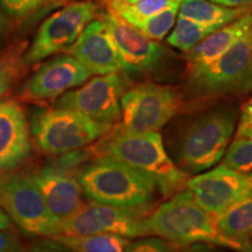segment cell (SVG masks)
Here are the masks:
<instances>
[{"mask_svg": "<svg viewBox=\"0 0 252 252\" xmlns=\"http://www.w3.org/2000/svg\"><path fill=\"white\" fill-rule=\"evenodd\" d=\"M247 181H248L249 193H252V172L250 174H247Z\"/></svg>", "mask_w": 252, "mask_h": 252, "instance_id": "37", "label": "cell"}, {"mask_svg": "<svg viewBox=\"0 0 252 252\" xmlns=\"http://www.w3.org/2000/svg\"><path fill=\"white\" fill-rule=\"evenodd\" d=\"M181 1L182 0H138L133 4H125L122 0H118L109 2L108 9H111L123 20L131 25L153 17L173 6H180Z\"/></svg>", "mask_w": 252, "mask_h": 252, "instance_id": "22", "label": "cell"}, {"mask_svg": "<svg viewBox=\"0 0 252 252\" xmlns=\"http://www.w3.org/2000/svg\"><path fill=\"white\" fill-rule=\"evenodd\" d=\"M13 220L0 208V230H13Z\"/></svg>", "mask_w": 252, "mask_h": 252, "instance_id": "34", "label": "cell"}, {"mask_svg": "<svg viewBox=\"0 0 252 252\" xmlns=\"http://www.w3.org/2000/svg\"><path fill=\"white\" fill-rule=\"evenodd\" d=\"M32 175L50 213L60 222L76 213L84 203L78 175L58 168L52 162L32 172Z\"/></svg>", "mask_w": 252, "mask_h": 252, "instance_id": "17", "label": "cell"}, {"mask_svg": "<svg viewBox=\"0 0 252 252\" xmlns=\"http://www.w3.org/2000/svg\"><path fill=\"white\" fill-rule=\"evenodd\" d=\"M0 208L28 235L47 238L59 235L60 220L47 207L32 172L0 173Z\"/></svg>", "mask_w": 252, "mask_h": 252, "instance_id": "7", "label": "cell"}, {"mask_svg": "<svg viewBox=\"0 0 252 252\" xmlns=\"http://www.w3.org/2000/svg\"><path fill=\"white\" fill-rule=\"evenodd\" d=\"M178 252H220L217 251L214 245L210 244H191V245H180Z\"/></svg>", "mask_w": 252, "mask_h": 252, "instance_id": "32", "label": "cell"}, {"mask_svg": "<svg viewBox=\"0 0 252 252\" xmlns=\"http://www.w3.org/2000/svg\"><path fill=\"white\" fill-rule=\"evenodd\" d=\"M91 74L69 54H62L43 63L19 93L18 100L31 104L55 102L68 91L81 87Z\"/></svg>", "mask_w": 252, "mask_h": 252, "instance_id": "13", "label": "cell"}, {"mask_svg": "<svg viewBox=\"0 0 252 252\" xmlns=\"http://www.w3.org/2000/svg\"><path fill=\"white\" fill-rule=\"evenodd\" d=\"M179 247L161 237H141L130 242L126 252H178Z\"/></svg>", "mask_w": 252, "mask_h": 252, "instance_id": "27", "label": "cell"}, {"mask_svg": "<svg viewBox=\"0 0 252 252\" xmlns=\"http://www.w3.org/2000/svg\"><path fill=\"white\" fill-rule=\"evenodd\" d=\"M128 84L121 72L99 75L62 94L54 106L75 110L94 122L113 126L121 121V99Z\"/></svg>", "mask_w": 252, "mask_h": 252, "instance_id": "11", "label": "cell"}, {"mask_svg": "<svg viewBox=\"0 0 252 252\" xmlns=\"http://www.w3.org/2000/svg\"><path fill=\"white\" fill-rule=\"evenodd\" d=\"M106 1H108V4H109V2H112V1H118V0H106Z\"/></svg>", "mask_w": 252, "mask_h": 252, "instance_id": "40", "label": "cell"}, {"mask_svg": "<svg viewBox=\"0 0 252 252\" xmlns=\"http://www.w3.org/2000/svg\"><path fill=\"white\" fill-rule=\"evenodd\" d=\"M111 127L75 110L54 106L34 116L31 132L41 152L58 157L89 146Z\"/></svg>", "mask_w": 252, "mask_h": 252, "instance_id": "6", "label": "cell"}, {"mask_svg": "<svg viewBox=\"0 0 252 252\" xmlns=\"http://www.w3.org/2000/svg\"><path fill=\"white\" fill-rule=\"evenodd\" d=\"M224 165L242 174L252 172V139L236 138L226 151Z\"/></svg>", "mask_w": 252, "mask_h": 252, "instance_id": "26", "label": "cell"}, {"mask_svg": "<svg viewBox=\"0 0 252 252\" xmlns=\"http://www.w3.org/2000/svg\"><path fill=\"white\" fill-rule=\"evenodd\" d=\"M236 121L235 110L215 109L182 123L172 139L176 166L188 174L215 166L228 149Z\"/></svg>", "mask_w": 252, "mask_h": 252, "instance_id": "2", "label": "cell"}, {"mask_svg": "<svg viewBox=\"0 0 252 252\" xmlns=\"http://www.w3.org/2000/svg\"><path fill=\"white\" fill-rule=\"evenodd\" d=\"M123 2H125V4H133V2L138 1V0H122Z\"/></svg>", "mask_w": 252, "mask_h": 252, "instance_id": "38", "label": "cell"}, {"mask_svg": "<svg viewBox=\"0 0 252 252\" xmlns=\"http://www.w3.org/2000/svg\"><path fill=\"white\" fill-rule=\"evenodd\" d=\"M96 14L97 5L93 1H76L50 15L41 24L31 47L23 56L25 64H34L67 49Z\"/></svg>", "mask_w": 252, "mask_h": 252, "instance_id": "10", "label": "cell"}, {"mask_svg": "<svg viewBox=\"0 0 252 252\" xmlns=\"http://www.w3.org/2000/svg\"><path fill=\"white\" fill-rule=\"evenodd\" d=\"M5 28H6V21L4 17H2L1 12H0V34L5 31Z\"/></svg>", "mask_w": 252, "mask_h": 252, "instance_id": "36", "label": "cell"}, {"mask_svg": "<svg viewBox=\"0 0 252 252\" xmlns=\"http://www.w3.org/2000/svg\"><path fill=\"white\" fill-rule=\"evenodd\" d=\"M249 12H252V7L232 8L207 0H182L179 7L180 17L215 28L225 26Z\"/></svg>", "mask_w": 252, "mask_h": 252, "instance_id": "19", "label": "cell"}, {"mask_svg": "<svg viewBox=\"0 0 252 252\" xmlns=\"http://www.w3.org/2000/svg\"><path fill=\"white\" fill-rule=\"evenodd\" d=\"M147 223L151 235L167 239L176 245L210 244L237 252H247L244 247L220 231L216 217L198 206L186 188L151 213Z\"/></svg>", "mask_w": 252, "mask_h": 252, "instance_id": "3", "label": "cell"}, {"mask_svg": "<svg viewBox=\"0 0 252 252\" xmlns=\"http://www.w3.org/2000/svg\"><path fill=\"white\" fill-rule=\"evenodd\" d=\"M72 252H126L128 238L113 234L56 235L50 237Z\"/></svg>", "mask_w": 252, "mask_h": 252, "instance_id": "21", "label": "cell"}, {"mask_svg": "<svg viewBox=\"0 0 252 252\" xmlns=\"http://www.w3.org/2000/svg\"><path fill=\"white\" fill-rule=\"evenodd\" d=\"M186 189L198 206L216 219L250 194L247 174L236 172L224 163L212 171L189 178Z\"/></svg>", "mask_w": 252, "mask_h": 252, "instance_id": "14", "label": "cell"}, {"mask_svg": "<svg viewBox=\"0 0 252 252\" xmlns=\"http://www.w3.org/2000/svg\"><path fill=\"white\" fill-rule=\"evenodd\" d=\"M150 215V210L125 209L89 201L60 222L59 235L113 234L128 239L146 237L152 236L147 223Z\"/></svg>", "mask_w": 252, "mask_h": 252, "instance_id": "9", "label": "cell"}, {"mask_svg": "<svg viewBox=\"0 0 252 252\" xmlns=\"http://www.w3.org/2000/svg\"><path fill=\"white\" fill-rule=\"evenodd\" d=\"M39 1H40V6H46V5L59 4L61 0H39Z\"/></svg>", "mask_w": 252, "mask_h": 252, "instance_id": "35", "label": "cell"}, {"mask_svg": "<svg viewBox=\"0 0 252 252\" xmlns=\"http://www.w3.org/2000/svg\"><path fill=\"white\" fill-rule=\"evenodd\" d=\"M94 157H108L143 173L156 184L163 197H171L186 188L188 173L176 166L167 153L159 132L133 133L115 124L108 133L93 143Z\"/></svg>", "mask_w": 252, "mask_h": 252, "instance_id": "1", "label": "cell"}, {"mask_svg": "<svg viewBox=\"0 0 252 252\" xmlns=\"http://www.w3.org/2000/svg\"><path fill=\"white\" fill-rule=\"evenodd\" d=\"M84 196L125 209L151 210L158 188L143 173L112 158H97L78 173Z\"/></svg>", "mask_w": 252, "mask_h": 252, "instance_id": "4", "label": "cell"}, {"mask_svg": "<svg viewBox=\"0 0 252 252\" xmlns=\"http://www.w3.org/2000/svg\"><path fill=\"white\" fill-rule=\"evenodd\" d=\"M184 102L174 88L141 83L125 90L121 99L123 130L133 133L159 132L181 111Z\"/></svg>", "mask_w": 252, "mask_h": 252, "instance_id": "8", "label": "cell"}, {"mask_svg": "<svg viewBox=\"0 0 252 252\" xmlns=\"http://www.w3.org/2000/svg\"><path fill=\"white\" fill-rule=\"evenodd\" d=\"M249 33H250V35L252 37V13H251V21H250V28H249Z\"/></svg>", "mask_w": 252, "mask_h": 252, "instance_id": "39", "label": "cell"}, {"mask_svg": "<svg viewBox=\"0 0 252 252\" xmlns=\"http://www.w3.org/2000/svg\"><path fill=\"white\" fill-rule=\"evenodd\" d=\"M216 30L219 28L197 24L189 19L180 17L176 21L174 30L167 37V42L182 52L188 53Z\"/></svg>", "mask_w": 252, "mask_h": 252, "instance_id": "23", "label": "cell"}, {"mask_svg": "<svg viewBox=\"0 0 252 252\" xmlns=\"http://www.w3.org/2000/svg\"><path fill=\"white\" fill-rule=\"evenodd\" d=\"M20 245L18 236L12 230H0V252H14Z\"/></svg>", "mask_w": 252, "mask_h": 252, "instance_id": "31", "label": "cell"}, {"mask_svg": "<svg viewBox=\"0 0 252 252\" xmlns=\"http://www.w3.org/2000/svg\"><path fill=\"white\" fill-rule=\"evenodd\" d=\"M220 231L252 252V193L236 202L217 217Z\"/></svg>", "mask_w": 252, "mask_h": 252, "instance_id": "20", "label": "cell"}, {"mask_svg": "<svg viewBox=\"0 0 252 252\" xmlns=\"http://www.w3.org/2000/svg\"><path fill=\"white\" fill-rule=\"evenodd\" d=\"M68 252H72V251H70V250H69V249H68Z\"/></svg>", "mask_w": 252, "mask_h": 252, "instance_id": "41", "label": "cell"}, {"mask_svg": "<svg viewBox=\"0 0 252 252\" xmlns=\"http://www.w3.org/2000/svg\"><path fill=\"white\" fill-rule=\"evenodd\" d=\"M179 7L180 6H173V7L167 8L153 17L131 24V26H133L135 30H138L150 39L156 41L162 40L171 31V28L174 26L176 14L179 13Z\"/></svg>", "mask_w": 252, "mask_h": 252, "instance_id": "25", "label": "cell"}, {"mask_svg": "<svg viewBox=\"0 0 252 252\" xmlns=\"http://www.w3.org/2000/svg\"><path fill=\"white\" fill-rule=\"evenodd\" d=\"M236 138H249L252 139V98L244 104L241 111Z\"/></svg>", "mask_w": 252, "mask_h": 252, "instance_id": "29", "label": "cell"}, {"mask_svg": "<svg viewBox=\"0 0 252 252\" xmlns=\"http://www.w3.org/2000/svg\"><path fill=\"white\" fill-rule=\"evenodd\" d=\"M2 8L15 18L25 17L40 7L39 0H0Z\"/></svg>", "mask_w": 252, "mask_h": 252, "instance_id": "28", "label": "cell"}, {"mask_svg": "<svg viewBox=\"0 0 252 252\" xmlns=\"http://www.w3.org/2000/svg\"><path fill=\"white\" fill-rule=\"evenodd\" d=\"M187 90L196 98L252 93V37L249 31L212 64L189 72Z\"/></svg>", "mask_w": 252, "mask_h": 252, "instance_id": "5", "label": "cell"}, {"mask_svg": "<svg viewBox=\"0 0 252 252\" xmlns=\"http://www.w3.org/2000/svg\"><path fill=\"white\" fill-rule=\"evenodd\" d=\"M64 52L82 63L91 75L122 72L117 49L103 18L94 19L88 24Z\"/></svg>", "mask_w": 252, "mask_h": 252, "instance_id": "16", "label": "cell"}, {"mask_svg": "<svg viewBox=\"0 0 252 252\" xmlns=\"http://www.w3.org/2000/svg\"><path fill=\"white\" fill-rule=\"evenodd\" d=\"M210 1L232 8L252 7V0H210Z\"/></svg>", "mask_w": 252, "mask_h": 252, "instance_id": "33", "label": "cell"}, {"mask_svg": "<svg viewBox=\"0 0 252 252\" xmlns=\"http://www.w3.org/2000/svg\"><path fill=\"white\" fill-rule=\"evenodd\" d=\"M14 252H68V249L54 239L48 238L32 244L20 245Z\"/></svg>", "mask_w": 252, "mask_h": 252, "instance_id": "30", "label": "cell"}, {"mask_svg": "<svg viewBox=\"0 0 252 252\" xmlns=\"http://www.w3.org/2000/svg\"><path fill=\"white\" fill-rule=\"evenodd\" d=\"M23 47L18 46L8 49L0 56V99L17 83L23 74L25 63Z\"/></svg>", "mask_w": 252, "mask_h": 252, "instance_id": "24", "label": "cell"}, {"mask_svg": "<svg viewBox=\"0 0 252 252\" xmlns=\"http://www.w3.org/2000/svg\"><path fill=\"white\" fill-rule=\"evenodd\" d=\"M251 13L252 12H249L232 23L213 32L193 49L189 50L187 55L188 74L212 64L236 41L241 39L250 28Z\"/></svg>", "mask_w": 252, "mask_h": 252, "instance_id": "18", "label": "cell"}, {"mask_svg": "<svg viewBox=\"0 0 252 252\" xmlns=\"http://www.w3.org/2000/svg\"><path fill=\"white\" fill-rule=\"evenodd\" d=\"M117 49L122 71L127 78L144 77L159 69L167 50L108 9L102 15Z\"/></svg>", "mask_w": 252, "mask_h": 252, "instance_id": "12", "label": "cell"}, {"mask_svg": "<svg viewBox=\"0 0 252 252\" xmlns=\"http://www.w3.org/2000/svg\"><path fill=\"white\" fill-rule=\"evenodd\" d=\"M32 151L33 138L21 104L15 99L0 102V173L18 169Z\"/></svg>", "mask_w": 252, "mask_h": 252, "instance_id": "15", "label": "cell"}]
</instances>
